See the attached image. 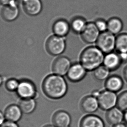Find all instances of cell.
I'll use <instances>...</instances> for the list:
<instances>
[{"label": "cell", "instance_id": "obj_36", "mask_svg": "<svg viewBox=\"0 0 127 127\" xmlns=\"http://www.w3.org/2000/svg\"><path fill=\"white\" fill-rule=\"evenodd\" d=\"M44 127H57L56 126H54V125H53V126H52V125H48V126H45Z\"/></svg>", "mask_w": 127, "mask_h": 127}, {"label": "cell", "instance_id": "obj_22", "mask_svg": "<svg viewBox=\"0 0 127 127\" xmlns=\"http://www.w3.org/2000/svg\"><path fill=\"white\" fill-rule=\"evenodd\" d=\"M115 49L118 53L127 52V34H119L116 39Z\"/></svg>", "mask_w": 127, "mask_h": 127}, {"label": "cell", "instance_id": "obj_29", "mask_svg": "<svg viewBox=\"0 0 127 127\" xmlns=\"http://www.w3.org/2000/svg\"><path fill=\"white\" fill-rule=\"evenodd\" d=\"M0 1L1 3L4 6L16 3V0H0Z\"/></svg>", "mask_w": 127, "mask_h": 127}, {"label": "cell", "instance_id": "obj_11", "mask_svg": "<svg viewBox=\"0 0 127 127\" xmlns=\"http://www.w3.org/2000/svg\"><path fill=\"white\" fill-rule=\"evenodd\" d=\"M122 64L119 53L113 52L105 55L103 65L111 71L119 69Z\"/></svg>", "mask_w": 127, "mask_h": 127}, {"label": "cell", "instance_id": "obj_21", "mask_svg": "<svg viewBox=\"0 0 127 127\" xmlns=\"http://www.w3.org/2000/svg\"><path fill=\"white\" fill-rule=\"evenodd\" d=\"M19 106L23 113L30 114L35 110L36 101L34 98L22 99L19 103Z\"/></svg>", "mask_w": 127, "mask_h": 127}, {"label": "cell", "instance_id": "obj_30", "mask_svg": "<svg viewBox=\"0 0 127 127\" xmlns=\"http://www.w3.org/2000/svg\"><path fill=\"white\" fill-rule=\"evenodd\" d=\"M122 61V63L127 62V52L118 53Z\"/></svg>", "mask_w": 127, "mask_h": 127}, {"label": "cell", "instance_id": "obj_4", "mask_svg": "<svg viewBox=\"0 0 127 127\" xmlns=\"http://www.w3.org/2000/svg\"><path fill=\"white\" fill-rule=\"evenodd\" d=\"M118 95L113 92L105 89L100 91L97 98L99 108L108 111L117 106Z\"/></svg>", "mask_w": 127, "mask_h": 127}, {"label": "cell", "instance_id": "obj_6", "mask_svg": "<svg viewBox=\"0 0 127 127\" xmlns=\"http://www.w3.org/2000/svg\"><path fill=\"white\" fill-rule=\"evenodd\" d=\"M36 90L33 82L24 80L20 82L17 92V95L22 99L35 98L37 95Z\"/></svg>", "mask_w": 127, "mask_h": 127}, {"label": "cell", "instance_id": "obj_24", "mask_svg": "<svg viewBox=\"0 0 127 127\" xmlns=\"http://www.w3.org/2000/svg\"><path fill=\"white\" fill-rule=\"evenodd\" d=\"M87 23L84 19L81 17H76L72 20L71 26L73 31L76 33H81L86 27Z\"/></svg>", "mask_w": 127, "mask_h": 127}, {"label": "cell", "instance_id": "obj_2", "mask_svg": "<svg viewBox=\"0 0 127 127\" xmlns=\"http://www.w3.org/2000/svg\"><path fill=\"white\" fill-rule=\"evenodd\" d=\"M105 56L98 47H89L81 54L80 64L86 70L94 71L103 64Z\"/></svg>", "mask_w": 127, "mask_h": 127}, {"label": "cell", "instance_id": "obj_10", "mask_svg": "<svg viewBox=\"0 0 127 127\" xmlns=\"http://www.w3.org/2000/svg\"><path fill=\"white\" fill-rule=\"evenodd\" d=\"M124 85V81L120 76L113 74L110 75L105 81V89L117 93L122 90Z\"/></svg>", "mask_w": 127, "mask_h": 127}, {"label": "cell", "instance_id": "obj_35", "mask_svg": "<svg viewBox=\"0 0 127 127\" xmlns=\"http://www.w3.org/2000/svg\"><path fill=\"white\" fill-rule=\"evenodd\" d=\"M124 121L127 125V111L124 112Z\"/></svg>", "mask_w": 127, "mask_h": 127}, {"label": "cell", "instance_id": "obj_25", "mask_svg": "<svg viewBox=\"0 0 127 127\" xmlns=\"http://www.w3.org/2000/svg\"><path fill=\"white\" fill-rule=\"evenodd\" d=\"M117 106L123 112L127 111V91H123L118 95Z\"/></svg>", "mask_w": 127, "mask_h": 127}, {"label": "cell", "instance_id": "obj_1", "mask_svg": "<svg viewBox=\"0 0 127 127\" xmlns=\"http://www.w3.org/2000/svg\"><path fill=\"white\" fill-rule=\"evenodd\" d=\"M43 91L48 98L59 99L67 93V83L62 76L51 74L46 77L42 85Z\"/></svg>", "mask_w": 127, "mask_h": 127}, {"label": "cell", "instance_id": "obj_33", "mask_svg": "<svg viewBox=\"0 0 127 127\" xmlns=\"http://www.w3.org/2000/svg\"><path fill=\"white\" fill-rule=\"evenodd\" d=\"M0 125H1L2 123H3V122H4V119H5V117H4V114L2 113L1 112H0Z\"/></svg>", "mask_w": 127, "mask_h": 127}, {"label": "cell", "instance_id": "obj_8", "mask_svg": "<svg viewBox=\"0 0 127 127\" xmlns=\"http://www.w3.org/2000/svg\"><path fill=\"white\" fill-rule=\"evenodd\" d=\"M71 66L69 59L67 57H59L55 61L52 67L54 74L58 75L63 76L67 75L69 69Z\"/></svg>", "mask_w": 127, "mask_h": 127}, {"label": "cell", "instance_id": "obj_23", "mask_svg": "<svg viewBox=\"0 0 127 127\" xmlns=\"http://www.w3.org/2000/svg\"><path fill=\"white\" fill-rule=\"evenodd\" d=\"M110 71L104 65H102L93 71V76L98 81H106L110 76Z\"/></svg>", "mask_w": 127, "mask_h": 127}, {"label": "cell", "instance_id": "obj_26", "mask_svg": "<svg viewBox=\"0 0 127 127\" xmlns=\"http://www.w3.org/2000/svg\"><path fill=\"white\" fill-rule=\"evenodd\" d=\"M20 82L14 78L9 79L5 84V87L10 91H17Z\"/></svg>", "mask_w": 127, "mask_h": 127}, {"label": "cell", "instance_id": "obj_34", "mask_svg": "<svg viewBox=\"0 0 127 127\" xmlns=\"http://www.w3.org/2000/svg\"><path fill=\"white\" fill-rule=\"evenodd\" d=\"M100 93V91H98L97 90L94 91H93V93H92V95L97 98L99 95Z\"/></svg>", "mask_w": 127, "mask_h": 127}, {"label": "cell", "instance_id": "obj_13", "mask_svg": "<svg viewBox=\"0 0 127 127\" xmlns=\"http://www.w3.org/2000/svg\"><path fill=\"white\" fill-rule=\"evenodd\" d=\"M81 107L83 112L93 114L99 108L97 98L92 95L86 96L81 101Z\"/></svg>", "mask_w": 127, "mask_h": 127}, {"label": "cell", "instance_id": "obj_7", "mask_svg": "<svg viewBox=\"0 0 127 127\" xmlns=\"http://www.w3.org/2000/svg\"><path fill=\"white\" fill-rule=\"evenodd\" d=\"M100 32L95 23H89L81 32V36L86 42L93 43L98 40Z\"/></svg>", "mask_w": 127, "mask_h": 127}, {"label": "cell", "instance_id": "obj_31", "mask_svg": "<svg viewBox=\"0 0 127 127\" xmlns=\"http://www.w3.org/2000/svg\"><path fill=\"white\" fill-rule=\"evenodd\" d=\"M123 74L124 79L127 82V65L124 68Z\"/></svg>", "mask_w": 127, "mask_h": 127}, {"label": "cell", "instance_id": "obj_12", "mask_svg": "<svg viewBox=\"0 0 127 127\" xmlns=\"http://www.w3.org/2000/svg\"><path fill=\"white\" fill-rule=\"evenodd\" d=\"M25 12L28 15L35 16L40 14L42 9L40 0H21Z\"/></svg>", "mask_w": 127, "mask_h": 127}, {"label": "cell", "instance_id": "obj_32", "mask_svg": "<svg viewBox=\"0 0 127 127\" xmlns=\"http://www.w3.org/2000/svg\"><path fill=\"white\" fill-rule=\"evenodd\" d=\"M112 127H127V125L126 124L123 123L122 122L120 124H117V125L112 126Z\"/></svg>", "mask_w": 127, "mask_h": 127}, {"label": "cell", "instance_id": "obj_27", "mask_svg": "<svg viewBox=\"0 0 127 127\" xmlns=\"http://www.w3.org/2000/svg\"><path fill=\"white\" fill-rule=\"evenodd\" d=\"M97 28L100 32L108 31V23L103 19H97L95 22Z\"/></svg>", "mask_w": 127, "mask_h": 127}, {"label": "cell", "instance_id": "obj_16", "mask_svg": "<svg viewBox=\"0 0 127 127\" xmlns=\"http://www.w3.org/2000/svg\"><path fill=\"white\" fill-rule=\"evenodd\" d=\"M22 113L19 105H12L7 107L3 114L7 121L17 122L21 119Z\"/></svg>", "mask_w": 127, "mask_h": 127}, {"label": "cell", "instance_id": "obj_18", "mask_svg": "<svg viewBox=\"0 0 127 127\" xmlns=\"http://www.w3.org/2000/svg\"><path fill=\"white\" fill-rule=\"evenodd\" d=\"M19 10L16 3L4 5L1 10V15L5 21L15 20L19 15Z\"/></svg>", "mask_w": 127, "mask_h": 127}, {"label": "cell", "instance_id": "obj_20", "mask_svg": "<svg viewBox=\"0 0 127 127\" xmlns=\"http://www.w3.org/2000/svg\"><path fill=\"white\" fill-rule=\"evenodd\" d=\"M107 23L108 31L114 35L119 34L123 29V23L119 17H112L108 20Z\"/></svg>", "mask_w": 127, "mask_h": 127}, {"label": "cell", "instance_id": "obj_17", "mask_svg": "<svg viewBox=\"0 0 127 127\" xmlns=\"http://www.w3.org/2000/svg\"><path fill=\"white\" fill-rule=\"evenodd\" d=\"M80 127H105V122L101 117L93 114H89L82 120Z\"/></svg>", "mask_w": 127, "mask_h": 127}, {"label": "cell", "instance_id": "obj_15", "mask_svg": "<svg viewBox=\"0 0 127 127\" xmlns=\"http://www.w3.org/2000/svg\"><path fill=\"white\" fill-rule=\"evenodd\" d=\"M53 122L54 125L57 127H69L71 118L67 112L59 111L53 115Z\"/></svg>", "mask_w": 127, "mask_h": 127}, {"label": "cell", "instance_id": "obj_5", "mask_svg": "<svg viewBox=\"0 0 127 127\" xmlns=\"http://www.w3.org/2000/svg\"><path fill=\"white\" fill-rule=\"evenodd\" d=\"M65 48V41L64 37L55 35L51 36L46 41V50L51 55H60L64 52Z\"/></svg>", "mask_w": 127, "mask_h": 127}, {"label": "cell", "instance_id": "obj_3", "mask_svg": "<svg viewBox=\"0 0 127 127\" xmlns=\"http://www.w3.org/2000/svg\"><path fill=\"white\" fill-rule=\"evenodd\" d=\"M115 35L108 31L101 33L97 41V46L104 54L112 52L115 49Z\"/></svg>", "mask_w": 127, "mask_h": 127}, {"label": "cell", "instance_id": "obj_28", "mask_svg": "<svg viewBox=\"0 0 127 127\" xmlns=\"http://www.w3.org/2000/svg\"><path fill=\"white\" fill-rule=\"evenodd\" d=\"M0 127H19L16 122H12L8 121H5L0 125Z\"/></svg>", "mask_w": 127, "mask_h": 127}, {"label": "cell", "instance_id": "obj_14", "mask_svg": "<svg viewBox=\"0 0 127 127\" xmlns=\"http://www.w3.org/2000/svg\"><path fill=\"white\" fill-rule=\"evenodd\" d=\"M124 112L116 106L107 111L105 119L108 124L113 126L124 121Z\"/></svg>", "mask_w": 127, "mask_h": 127}, {"label": "cell", "instance_id": "obj_19", "mask_svg": "<svg viewBox=\"0 0 127 127\" xmlns=\"http://www.w3.org/2000/svg\"><path fill=\"white\" fill-rule=\"evenodd\" d=\"M69 25L66 21L59 20L55 22L53 25V31L57 36L64 37L69 32Z\"/></svg>", "mask_w": 127, "mask_h": 127}, {"label": "cell", "instance_id": "obj_9", "mask_svg": "<svg viewBox=\"0 0 127 127\" xmlns=\"http://www.w3.org/2000/svg\"><path fill=\"white\" fill-rule=\"evenodd\" d=\"M86 71L81 64H75L71 65L66 75L69 81L73 82H77L84 78Z\"/></svg>", "mask_w": 127, "mask_h": 127}]
</instances>
